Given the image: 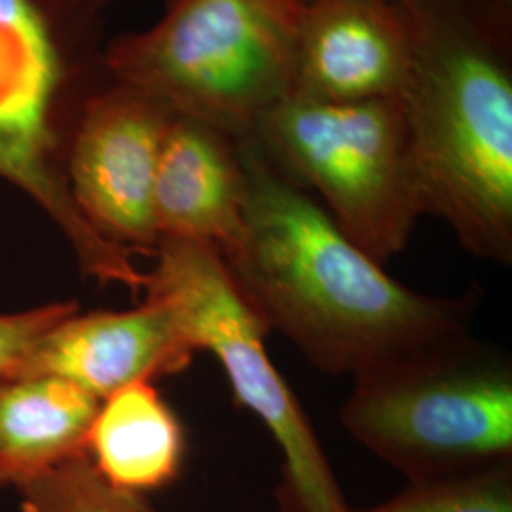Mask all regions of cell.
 <instances>
[{
    "label": "cell",
    "instance_id": "obj_7",
    "mask_svg": "<svg viewBox=\"0 0 512 512\" xmlns=\"http://www.w3.org/2000/svg\"><path fill=\"white\" fill-rule=\"evenodd\" d=\"M300 188L319 196L338 228L387 264L423 217L401 99L311 103L285 99L251 135Z\"/></svg>",
    "mask_w": 512,
    "mask_h": 512
},
{
    "label": "cell",
    "instance_id": "obj_15",
    "mask_svg": "<svg viewBox=\"0 0 512 512\" xmlns=\"http://www.w3.org/2000/svg\"><path fill=\"white\" fill-rule=\"evenodd\" d=\"M18 492L21 512H158L147 495L129 494L107 484L86 454L25 484Z\"/></svg>",
    "mask_w": 512,
    "mask_h": 512
},
{
    "label": "cell",
    "instance_id": "obj_16",
    "mask_svg": "<svg viewBox=\"0 0 512 512\" xmlns=\"http://www.w3.org/2000/svg\"><path fill=\"white\" fill-rule=\"evenodd\" d=\"M76 311H80L78 302L69 300L33 310L0 313V380L12 378L44 334Z\"/></svg>",
    "mask_w": 512,
    "mask_h": 512
},
{
    "label": "cell",
    "instance_id": "obj_17",
    "mask_svg": "<svg viewBox=\"0 0 512 512\" xmlns=\"http://www.w3.org/2000/svg\"><path fill=\"white\" fill-rule=\"evenodd\" d=\"M459 10L480 25L492 37L495 35L494 27L499 25L501 33L505 27V18H511L512 0H452ZM501 40V38H499Z\"/></svg>",
    "mask_w": 512,
    "mask_h": 512
},
{
    "label": "cell",
    "instance_id": "obj_10",
    "mask_svg": "<svg viewBox=\"0 0 512 512\" xmlns=\"http://www.w3.org/2000/svg\"><path fill=\"white\" fill-rule=\"evenodd\" d=\"M198 351L164 302L131 310L76 311L38 342L12 376H54L97 401L139 382L179 374Z\"/></svg>",
    "mask_w": 512,
    "mask_h": 512
},
{
    "label": "cell",
    "instance_id": "obj_12",
    "mask_svg": "<svg viewBox=\"0 0 512 512\" xmlns=\"http://www.w3.org/2000/svg\"><path fill=\"white\" fill-rule=\"evenodd\" d=\"M101 401L54 376L0 380V490L48 475L86 454Z\"/></svg>",
    "mask_w": 512,
    "mask_h": 512
},
{
    "label": "cell",
    "instance_id": "obj_11",
    "mask_svg": "<svg viewBox=\"0 0 512 512\" xmlns=\"http://www.w3.org/2000/svg\"><path fill=\"white\" fill-rule=\"evenodd\" d=\"M247 177L239 141L175 116L154 179L152 213L160 239H184L238 255L245 239Z\"/></svg>",
    "mask_w": 512,
    "mask_h": 512
},
{
    "label": "cell",
    "instance_id": "obj_8",
    "mask_svg": "<svg viewBox=\"0 0 512 512\" xmlns=\"http://www.w3.org/2000/svg\"><path fill=\"white\" fill-rule=\"evenodd\" d=\"M177 114L162 101L109 80L76 112L65 150L74 203L103 238L154 255L152 192L165 135Z\"/></svg>",
    "mask_w": 512,
    "mask_h": 512
},
{
    "label": "cell",
    "instance_id": "obj_5",
    "mask_svg": "<svg viewBox=\"0 0 512 512\" xmlns=\"http://www.w3.org/2000/svg\"><path fill=\"white\" fill-rule=\"evenodd\" d=\"M340 421L408 482L512 459L511 355L456 334L353 378Z\"/></svg>",
    "mask_w": 512,
    "mask_h": 512
},
{
    "label": "cell",
    "instance_id": "obj_14",
    "mask_svg": "<svg viewBox=\"0 0 512 512\" xmlns=\"http://www.w3.org/2000/svg\"><path fill=\"white\" fill-rule=\"evenodd\" d=\"M351 512H512V459L461 475L408 482L384 503Z\"/></svg>",
    "mask_w": 512,
    "mask_h": 512
},
{
    "label": "cell",
    "instance_id": "obj_2",
    "mask_svg": "<svg viewBox=\"0 0 512 512\" xmlns=\"http://www.w3.org/2000/svg\"><path fill=\"white\" fill-rule=\"evenodd\" d=\"M416 55L401 97L423 215L471 255L512 264V76L452 0H403Z\"/></svg>",
    "mask_w": 512,
    "mask_h": 512
},
{
    "label": "cell",
    "instance_id": "obj_9",
    "mask_svg": "<svg viewBox=\"0 0 512 512\" xmlns=\"http://www.w3.org/2000/svg\"><path fill=\"white\" fill-rule=\"evenodd\" d=\"M416 55L403 0H302L291 97L311 103L401 99Z\"/></svg>",
    "mask_w": 512,
    "mask_h": 512
},
{
    "label": "cell",
    "instance_id": "obj_4",
    "mask_svg": "<svg viewBox=\"0 0 512 512\" xmlns=\"http://www.w3.org/2000/svg\"><path fill=\"white\" fill-rule=\"evenodd\" d=\"M302 0H169L152 27L112 40L101 69L179 116L253 135L291 97Z\"/></svg>",
    "mask_w": 512,
    "mask_h": 512
},
{
    "label": "cell",
    "instance_id": "obj_13",
    "mask_svg": "<svg viewBox=\"0 0 512 512\" xmlns=\"http://www.w3.org/2000/svg\"><path fill=\"white\" fill-rule=\"evenodd\" d=\"M184 454L183 423L152 382L101 401L86 440L97 475L116 490L147 497L181 475Z\"/></svg>",
    "mask_w": 512,
    "mask_h": 512
},
{
    "label": "cell",
    "instance_id": "obj_6",
    "mask_svg": "<svg viewBox=\"0 0 512 512\" xmlns=\"http://www.w3.org/2000/svg\"><path fill=\"white\" fill-rule=\"evenodd\" d=\"M145 296L175 313L196 351L217 357L243 408L272 435L281 458V512H351L323 444L266 349L270 329L241 293L226 260L205 243L160 239Z\"/></svg>",
    "mask_w": 512,
    "mask_h": 512
},
{
    "label": "cell",
    "instance_id": "obj_1",
    "mask_svg": "<svg viewBox=\"0 0 512 512\" xmlns=\"http://www.w3.org/2000/svg\"><path fill=\"white\" fill-rule=\"evenodd\" d=\"M247 177L245 239L226 260L266 327L310 365L359 376L469 332L475 294L444 298L397 281L357 247L251 137L239 141Z\"/></svg>",
    "mask_w": 512,
    "mask_h": 512
},
{
    "label": "cell",
    "instance_id": "obj_3",
    "mask_svg": "<svg viewBox=\"0 0 512 512\" xmlns=\"http://www.w3.org/2000/svg\"><path fill=\"white\" fill-rule=\"evenodd\" d=\"M105 0H0V177L54 219L84 275L139 293L131 253L99 236L76 207L65 150L92 92Z\"/></svg>",
    "mask_w": 512,
    "mask_h": 512
}]
</instances>
